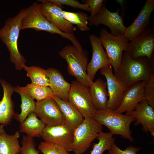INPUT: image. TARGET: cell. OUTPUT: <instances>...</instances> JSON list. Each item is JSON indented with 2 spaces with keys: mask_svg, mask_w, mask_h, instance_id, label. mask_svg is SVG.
Returning a JSON list of instances; mask_svg holds the SVG:
<instances>
[{
  "mask_svg": "<svg viewBox=\"0 0 154 154\" xmlns=\"http://www.w3.org/2000/svg\"><path fill=\"white\" fill-rule=\"evenodd\" d=\"M106 2L105 1L100 10L94 15L88 16L89 25L96 27L104 25L110 29V33L113 35H124L126 27L124 25L122 17L119 14V9L116 12L110 11L106 6Z\"/></svg>",
  "mask_w": 154,
  "mask_h": 154,
  "instance_id": "obj_9",
  "label": "cell"
},
{
  "mask_svg": "<svg viewBox=\"0 0 154 154\" xmlns=\"http://www.w3.org/2000/svg\"><path fill=\"white\" fill-rule=\"evenodd\" d=\"M99 38L106 50L114 73L119 66L123 52L125 50L129 40L124 35H113L104 28L101 29Z\"/></svg>",
  "mask_w": 154,
  "mask_h": 154,
  "instance_id": "obj_7",
  "label": "cell"
},
{
  "mask_svg": "<svg viewBox=\"0 0 154 154\" xmlns=\"http://www.w3.org/2000/svg\"><path fill=\"white\" fill-rule=\"evenodd\" d=\"M38 149L43 154H73L62 147L45 141L40 142Z\"/></svg>",
  "mask_w": 154,
  "mask_h": 154,
  "instance_id": "obj_30",
  "label": "cell"
},
{
  "mask_svg": "<svg viewBox=\"0 0 154 154\" xmlns=\"http://www.w3.org/2000/svg\"><path fill=\"white\" fill-rule=\"evenodd\" d=\"M129 115L135 118V125L141 124L143 131L154 136V109L145 100L138 103Z\"/></svg>",
  "mask_w": 154,
  "mask_h": 154,
  "instance_id": "obj_18",
  "label": "cell"
},
{
  "mask_svg": "<svg viewBox=\"0 0 154 154\" xmlns=\"http://www.w3.org/2000/svg\"><path fill=\"white\" fill-rule=\"evenodd\" d=\"M154 10V0H147L132 23L126 27L125 36L131 41L148 28L151 14Z\"/></svg>",
  "mask_w": 154,
  "mask_h": 154,
  "instance_id": "obj_17",
  "label": "cell"
},
{
  "mask_svg": "<svg viewBox=\"0 0 154 154\" xmlns=\"http://www.w3.org/2000/svg\"><path fill=\"white\" fill-rule=\"evenodd\" d=\"M74 131L66 123L45 126L41 137L44 141L57 145L68 151H73Z\"/></svg>",
  "mask_w": 154,
  "mask_h": 154,
  "instance_id": "obj_12",
  "label": "cell"
},
{
  "mask_svg": "<svg viewBox=\"0 0 154 154\" xmlns=\"http://www.w3.org/2000/svg\"><path fill=\"white\" fill-rule=\"evenodd\" d=\"M0 83L3 90V96L0 101V124L4 126L10 123L15 114L11 100L14 91V88L7 82L0 78Z\"/></svg>",
  "mask_w": 154,
  "mask_h": 154,
  "instance_id": "obj_19",
  "label": "cell"
},
{
  "mask_svg": "<svg viewBox=\"0 0 154 154\" xmlns=\"http://www.w3.org/2000/svg\"><path fill=\"white\" fill-rule=\"evenodd\" d=\"M141 149L140 147L129 146L125 150H122L114 143L108 150V152L107 154H137V152Z\"/></svg>",
  "mask_w": 154,
  "mask_h": 154,
  "instance_id": "obj_34",
  "label": "cell"
},
{
  "mask_svg": "<svg viewBox=\"0 0 154 154\" xmlns=\"http://www.w3.org/2000/svg\"><path fill=\"white\" fill-rule=\"evenodd\" d=\"M68 99L84 118L92 117L98 111L92 100L89 87L76 80L71 82Z\"/></svg>",
  "mask_w": 154,
  "mask_h": 154,
  "instance_id": "obj_8",
  "label": "cell"
},
{
  "mask_svg": "<svg viewBox=\"0 0 154 154\" xmlns=\"http://www.w3.org/2000/svg\"><path fill=\"white\" fill-rule=\"evenodd\" d=\"M59 55L66 62L69 74L89 88L92 85L94 82L87 73L88 56L83 49H79L73 45H67L59 52Z\"/></svg>",
  "mask_w": 154,
  "mask_h": 154,
  "instance_id": "obj_4",
  "label": "cell"
},
{
  "mask_svg": "<svg viewBox=\"0 0 154 154\" xmlns=\"http://www.w3.org/2000/svg\"><path fill=\"white\" fill-rule=\"evenodd\" d=\"M65 18L73 25H75L80 31H88L90 30L88 25V15L82 11L71 12L63 10Z\"/></svg>",
  "mask_w": 154,
  "mask_h": 154,
  "instance_id": "obj_28",
  "label": "cell"
},
{
  "mask_svg": "<svg viewBox=\"0 0 154 154\" xmlns=\"http://www.w3.org/2000/svg\"><path fill=\"white\" fill-rule=\"evenodd\" d=\"M104 1V0H87L85 1V3L90 8V16H94L99 11Z\"/></svg>",
  "mask_w": 154,
  "mask_h": 154,
  "instance_id": "obj_35",
  "label": "cell"
},
{
  "mask_svg": "<svg viewBox=\"0 0 154 154\" xmlns=\"http://www.w3.org/2000/svg\"><path fill=\"white\" fill-rule=\"evenodd\" d=\"M153 60L146 56L133 58L124 51L119 66L114 75L127 88L137 82L149 79L154 73Z\"/></svg>",
  "mask_w": 154,
  "mask_h": 154,
  "instance_id": "obj_1",
  "label": "cell"
},
{
  "mask_svg": "<svg viewBox=\"0 0 154 154\" xmlns=\"http://www.w3.org/2000/svg\"><path fill=\"white\" fill-rule=\"evenodd\" d=\"M23 69L27 71V76L30 78L31 84L49 86V81L46 70L34 66L28 67L25 65Z\"/></svg>",
  "mask_w": 154,
  "mask_h": 154,
  "instance_id": "obj_27",
  "label": "cell"
},
{
  "mask_svg": "<svg viewBox=\"0 0 154 154\" xmlns=\"http://www.w3.org/2000/svg\"><path fill=\"white\" fill-rule=\"evenodd\" d=\"M92 49V56L88 64L87 73L92 80L100 69L111 65L107 54L104 50L99 37L94 35L89 36Z\"/></svg>",
  "mask_w": 154,
  "mask_h": 154,
  "instance_id": "obj_15",
  "label": "cell"
},
{
  "mask_svg": "<svg viewBox=\"0 0 154 154\" xmlns=\"http://www.w3.org/2000/svg\"><path fill=\"white\" fill-rule=\"evenodd\" d=\"M40 8L47 19L62 32L68 34H73L76 30L73 25L64 17L62 7L48 0H39Z\"/></svg>",
  "mask_w": 154,
  "mask_h": 154,
  "instance_id": "obj_13",
  "label": "cell"
},
{
  "mask_svg": "<svg viewBox=\"0 0 154 154\" xmlns=\"http://www.w3.org/2000/svg\"><path fill=\"white\" fill-rule=\"evenodd\" d=\"M19 153L21 154H39L40 151L36 148V144L33 137L23 135Z\"/></svg>",
  "mask_w": 154,
  "mask_h": 154,
  "instance_id": "obj_31",
  "label": "cell"
},
{
  "mask_svg": "<svg viewBox=\"0 0 154 154\" xmlns=\"http://www.w3.org/2000/svg\"><path fill=\"white\" fill-rule=\"evenodd\" d=\"M144 90L145 100L154 109V73L145 81Z\"/></svg>",
  "mask_w": 154,
  "mask_h": 154,
  "instance_id": "obj_32",
  "label": "cell"
},
{
  "mask_svg": "<svg viewBox=\"0 0 154 154\" xmlns=\"http://www.w3.org/2000/svg\"><path fill=\"white\" fill-rule=\"evenodd\" d=\"M154 33L153 28H147L140 35L128 42L124 51L132 58L146 56L153 59Z\"/></svg>",
  "mask_w": 154,
  "mask_h": 154,
  "instance_id": "obj_11",
  "label": "cell"
},
{
  "mask_svg": "<svg viewBox=\"0 0 154 154\" xmlns=\"http://www.w3.org/2000/svg\"><path fill=\"white\" fill-rule=\"evenodd\" d=\"M34 113L45 126H53L66 123L58 104L52 98L35 102Z\"/></svg>",
  "mask_w": 154,
  "mask_h": 154,
  "instance_id": "obj_10",
  "label": "cell"
},
{
  "mask_svg": "<svg viewBox=\"0 0 154 154\" xmlns=\"http://www.w3.org/2000/svg\"><path fill=\"white\" fill-rule=\"evenodd\" d=\"M46 72L49 81V87L54 96L68 102V96L71 84L66 81L61 72L54 68H49L46 70Z\"/></svg>",
  "mask_w": 154,
  "mask_h": 154,
  "instance_id": "obj_20",
  "label": "cell"
},
{
  "mask_svg": "<svg viewBox=\"0 0 154 154\" xmlns=\"http://www.w3.org/2000/svg\"><path fill=\"white\" fill-rule=\"evenodd\" d=\"M20 133L18 131L10 135L5 131L0 136V154H18L21 148L18 138Z\"/></svg>",
  "mask_w": 154,
  "mask_h": 154,
  "instance_id": "obj_24",
  "label": "cell"
},
{
  "mask_svg": "<svg viewBox=\"0 0 154 154\" xmlns=\"http://www.w3.org/2000/svg\"><path fill=\"white\" fill-rule=\"evenodd\" d=\"M96 139L98 142L94 144L90 154H103L104 151L110 149L115 141L113 135L110 132L102 131L99 133Z\"/></svg>",
  "mask_w": 154,
  "mask_h": 154,
  "instance_id": "obj_29",
  "label": "cell"
},
{
  "mask_svg": "<svg viewBox=\"0 0 154 154\" xmlns=\"http://www.w3.org/2000/svg\"><path fill=\"white\" fill-rule=\"evenodd\" d=\"M145 81L137 82L127 88L124 92L120 104L114 111L129 115L135 109L137 105L145 99L144 86Z\"/></svg>",
  "mask_w": 154,
  "mask_h": 154,
  "instance_id": "obj_16",
  "label": "cell"
},
{
  "mask_svg": "<svg viewBox=\"0 0 154 154\" xmlns=\"http://www.w3.org/2000/svg\"><path fill=\"white\" fill-rule=\"evenodd\" d=\"M52 98L58 104L65 119L66 123L73 131L84 121V118L68 102L54 96Z\"/></svg>",
  "mask_w": 154,
  "mask_h": 154,
  "instance_id": "obj_21",
  "label": "cell"
},
{
  "mask_svg": "<svg viewBox=\"0 0 154 154\" xmlns=\"http://www.w3.org/2000/svg\"><path fill=\"white\" fill-rule=\"evenodd\" d=\"M102 130V125L92 117L85 118L74 130L72 150L74 154H83L86 152Z\"/></svg>",
  "mask_w": 154,
  "mask_h": 154,
  "instance_id": "obj_6",
  "label": "cell"
},
{
  "mask_svg": "<svg viewBox=\"0 0 154 154\" xmlns=\"http://www.w3.org/2000/svg\"><path fill=\"white\" fill-rule=\"evenodd\" d=\"M14 92L19 94L21 99V111L19 114H15L14 117L20 123H23L28 116L34 112L36 107L35 102L20 88L17 86L14 88Z\"/></svg>",
  "mask_w": 154,
  "mask_h": 154,
  "instance_id": "obj_25",
  "label": "cell"
},
{
  "mask_svg": "<svg viewBox=\"0 0 154 154\" xmlns=\"http://www.w3.org/2000/svg\"><path fill=\"white\" fill-rule=\"evenodd\" d=\"M92 117L106 127L113 135H119L131 142L133 141L130 128L131 123L135 120L133 116L105 108L98 110Z\"/></svg>",
  "mask_w": 154,
  "mask_h": 154,
  "instance_id": "obj_5",
  "label": "cell"
},
{
  "mask_svg": "<svg viewBox=\"0 0 154 154\" xmlns=\"http://www.w3.org/2000/svg\"><path fill=\"white\" fill-rule=\"evenodd\" d=\"M27 9L26 13L21 20V30L32 29L36 31H43L57 34L69 40L75 47L81 46V44L74 34H68L62 32L47 19L42 11L40 3L34 2Z\"/></svg>",
  "mask_w": 154,
  "mask_h": 154,
  "instance_id": "obj_3",
  "label": "cell"
},
{
  "mask_svg": "<svg viewBox=\"0 0 154 154\" xmlns=\"http://www.w3.org/2000/svg\"><path fill=\"white\" fill-rule=\"evenodd\" d=\"M90 96L97 110L106 108L108 96L106 82L98 78L89 88Z\"/></svg>",
  "mask_w": 154,
  "mask_h": 154,
  "instance_id": "obj_22",
  "label": "cell"
},
{
  "mask_svg": "<svg viewBox=\"0 0 154 154\" xmlns=\"http://www.w3.org/2000/svg\"><path fill=\"white\" fill-rule=\"evenodd\" d=\"M27 11V8H23L15 16L7 19L4 26L0 29V39L6 46L9 52L10 60L17 70L23 69L26 61L18 50L17 43L21 20Z\"/></svg>",
  "mask_w": 154,
  "mask_h": 154,
  "instance_id": "obj_2",
  "label": "cell"
},
{
  "mask_svg": "<svg viewBox=\"0 0 154 154\" xmlns=\"http://www.w3.org/2000/svg\"><path fill=\"white\" fill-rule=\"evenodd\" d=\"M45 126V125L33 112L29 114L23 123H20L19 131L33 138L40 137Z\"/></svg>",
  "mask_w": 154,
  "mask_h": 154,
  "instance_id": "obj_23",
  "label": "cell"
},
{
  "mask_svg": "<svg viewBox=\"0 0 154 154\" xmlns=\"http://www.w3.org/2000/svg\"><path fill=\"white\" fill-rule=\"evenodd\" d=\"M100 72L106 81L108 101L106 108L115 110L119 105L123 95L127 88L114 76L111 65L101 69Z\"/></svg>",
  "mask_w": 154,
  "mask_h": 154,
  "instance_id": "obj_14",
  "label": "cell"
},
{
  "mask_svg": "<svg viewBox=\"0 0 154 154\" xmlns=\"http://www.w3.org/2000/svg\"><path fill=\"white\" fill-rule=\"evenodd\" d=\"M58 6L62 7V5H66L75 8H78L90 12L88 5L86 3H82L75 0H48Z\"/></svg>",
  "mask_w": 154,
  "mask_h": 154,
  "instance_id": "obj_33",
  "label": "cell"
},
{
  "mask_svg": "<svg viewBox=\"0 0 154 154\" xmlns=\"http://www.w3.org/2000/svg\"><path fill=\"white\" fill-rule=\"evenodd\" d=\"M4 126L2 124H0V136L5 131L4 129Z\"/></svg>",
  "mask_w": 154,
  "mask_h": 154,
  "instance_id": "obj_36",
  "label": "cell"
},
{
  "mask_svg": "<svg viewBox=\"0 0 154 154\" xmlns=\"http://www.w3.org/2000/svg\"><path fill=\"white\" fill-rule=\"evenodd\" d=\"M21 90L33 100L39 101L54 96L49 86L29 84L25 87L19 86Z\"/></svg>",
  "mask_w": 154,
  "mask_h": 154,
  "instance_id": "obj_26",
  "label": "cell"
}]
</instances>
